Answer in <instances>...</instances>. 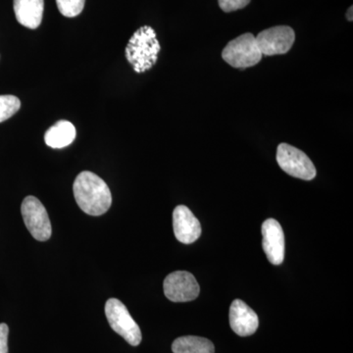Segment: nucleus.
Wrapping results in <instances>:
<instances>
[{"mask_svg":"<svg viewBox=\"0 0 353 353\" xmlns=\"http://www.w3.org/2000/svg\"><path fill=\"white\" fill-rule=\"evenodd\" d=\"M73 190L79 208L88 215L104 214L112 204L108 183L92 172H81L74 182Z\"/></svg>","mask_w":353,"mask_h":353,"instance_id":"1","label":"nucleus"},{"mask_svg":"<svg viewBox=\"0 0 353 353\" xmlns=\"http://www.w3.org/2000/svg\"><path fill=\"white\" fill-rule=\"evenodd\" d=\"M161 46L157 32L150 26H143L134 32L126 46V58L134 72L145 73L157 64Z\"/></svg>","mask_w":353,"mask_h":353,"instance_id":"2","label":"nucleus"},{"mask_svg":"<svg viewBox=\"0 0 353 353\" xmlns=\"http://www.w3.org/2000/svg\"><path fill=\"white\" fill-rule=\"evenodd\" d=\"M262 53L257 46L255 37L250 32L241 34L230 41L222 51V58L230 66L236 69H246L261 61Z\"/></svg>","mask_w":353,"mask_h":353,"instance_id":"3","label":"nucleus"},{"mask_svg":"<svg viewBox=\"0 0 353 353\" xmlns=\"http://www.w3.org/2000/svg\"><path fill=\"white\" fill-rule=\"evenodd\" d=\"M105 315L114 332L120 334L132 347H138L143 338L141 329L119 299H109L106 301Z\"/></svg>","mask_w":353,"mask_h":353,"instance_id":"4","label":"nucleus"},{"mask_svg":"<svg viewBox=\"0 0 353 353\" xmlns=\"http://www.w3.org/2000/svg\"><path fill=\"white\" fill-rule=\"evenodd\" d=\"M276 158L281 169L294 178L311 181L316 176L317 172L310 158L294 146L281 143L278 146Z\"/></svg>","mask_w":353,"mask_h":353,"instance_id":"5","label":"nucleus"},{"mask_svg":"<svg viewBox=\"0 0 353 353\" xmlns=\"http://www.w3.org/2000/svg\"><path fill=\"white\" fill-rule=\"evenodd\" d=\"M21 213L27 229L37 241L50 240L52 229L48 211L37 197L27 196L21 206Z\"/></svg>","mask_w":353,"mask_h":353,"instance_id":"6","label":"nucleus"},{"mask_svg":"<svg viewBox=\"0 0 353 353\" xmlns=\"http://www.w3.org/2000/svg\"><path fill=\"white\" fill-rule=\"evenodd\" d=\"M255 41L264 57L285 54L296 41V32L289 26H277L260 32Z\"/></svg>","mask_w":353,"mask_h":353,"instance_id":"7","label":"nucleus"},{"mask_svg":"<svg viewBox=\"0 0 353 353\" xmlns=\"http://www.w3.org/2000/svg\"><path fill=\"white\" fill-rule=\"evenodd\" d=\"M165 296L173 303H187L199 296V283L192 274L185 271H176L169 274L164 280Z\"/></svg>","mask_w":353,"mask_h":353,"instance_id":"8","label":"nucleus"},{"mask_svg":"<svg viewBox=\"0 0 353 353\" xmlns=\"http://www.w3.org/2000/svg\"><path fill=\"white\" fill-rule=\"evenodd\" d=\"M262 246L271 264L280 265L285 259V234L280 223L267 219L262 224Z\"/></svg>","mask_w":353,"mask_h":353,"instance_id":"9","label":"nucleus"},{"mask_svg":"<svg viewBox=\"0 0 353 353\" xmlns=\"http://www.w3.org/2000/svg\"><path fill=\"white\" fill-rule=\"evenodd\" d=\"M173 229L176 240L185 245L194 243L201 234V223L185 205H179L174 209Z\"/></svg>","mask_w":353,"mask_h":353,"instance_id":"10","label":"nucleus"},{"mask_svg":"<svg viewBox=\"0 0 353 353\" xmlns=\"http://www.w3.org/2000/svg\"><path fill=\"white\" fill-rule=\"evenodd\" d=\"M230 325L239 336H252L259 329V316L245 301L236 299L230 307Z\"/></svg>","mask_w":353,"mask_h":353,"instance_id":"11","label":"nucleus"},{"mask_svg":"<svg viewBox=\"0 0 353 353\" xmlns=\"http://www.w3.org/2000/svg\"><path fill=\"white\" fill-rule=\"evenodd\" d=\"M14 12L21 25L37 29L43 21V0H14Z\"/></svg>","mask_w":353,"mask_h":353,"instance_id":"12","label":"nucleus"},{"mask_svg":"<svg viewBox=\"0 0 353 353\" xmlns=\"http://www.w3.org/2000/svg\"><path fill=\"white\" fill-rule=\"evenodd\" d=\"M76 139V128L69 121H58L46 131L44 141L51 148H64Z\"/></svg>","mask_w":353,"mask_h":353,"instance_id":"13","label":"nucleus"},{"mask_svg":"<svg viewBox=\"0 0 353 353\" xmlns=\"http://www.w3.org/2000/svg\"><path fill=\"white\" fill-rule=\"evenodd\" d=\"M172 352L174 353H214L215 347L212 341L208 339L185 336L174 341Z\"/></svg>","mask_w":353,"mask_h":353,"instance_id":"14","label":"nucleus"},{"mask_svg":"<svg viewBox=\"0 0 353 353\" xmlns=\"http://www.w3.org/2000/svg\"><path fill=\"white\" fill-rule=\"evenodd\" d=\"M21 101L14 95H0V123L8 120L19 111Z\"/></svg>","mask_w":353,"mask_h":353,"instance_id":"15","label":"nucleus"},{"mask_svg":"<svg viewBox=\"0 0 353 353\" xmlns=\"http://www.w3.org/2000/svg\"><path fill=\"white\" fill-rule=\"evenodd\" d=\"M85 0H57L58 9L65 17L80 15L85 7Z\"/></svg>","mask_w":353,"mask_h":353,"instance_id":"16","label":"nucleus"},{"mask_svg":"<svg viewBox=\"0 0 353 353\" xmlns=\"http://www.w3.org/2000/svg\"><path fill=\"white\" fill-rule=\"evenodd\" d=\"M250 1L252 0H218V3L224 12L230 13L245 8Z\"/></svg>","mask_w":353,"mask_h":353,"instance_id":"17","label":"nucleus"},{"mask_svg":"<svg viewBox=\"0 0 353 353\" xmlns=\"http://www.w3.org/2000/svg\"><path fill=\"white\" fill-rule=\"evenodd\" d=\"M9 328L6 324H0V353H8Z\"/></svg>","mask_w":353,"mask_h":353,"instance_id":"18","label":"nucleus"},{"mask_svg":"<svg viewBox=\"0 0 353 353\" xmlns=\"http://www.w3.org/2000/svg\"><path fill=\"white\" fill-rule=\"evenodd\" d=\"M352 11H353V7L350 6V8H348V10L347 12V19L348 21H350V22H352V20H353Z\"/></svg>","mask_w":353,"mask_h":353,"instance_id":"19","label":"nucleus"}]
</instances>
